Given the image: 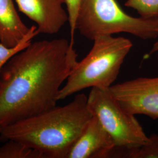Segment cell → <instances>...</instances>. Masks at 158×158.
Returning <instances> with one entry per match:
<instances>
[{
	"label": "cell",
	"instance_id": "obj_1",
	"mask_svg": "<svg viewBox=\"0 0 158 158\" xmlns=\"http://www.w3.org/2000/svg\"><path fill=\"white\" fill-rule=\"evenodd\" d=\"M77 61L65 38L31 42L10 59L0 73V131L55 107Z\"/></svg>",
	"mask_w": 158,
	"mask_h": 158
},
{
	"label": "cell",
	"instance_id": "obj_2",
	"mask_svg": "<svg viewBox=\"0 0 158 158\" xmlns=\"http://www.w3.org/2000/svg\"><path fill=\"white\" fill-rule=\"evenodd\" d=\"M93 117L87 96L81 93L63 106L8 125L0 131V141L21 142L43 158H66L68 153Z\"/></svg>",
	"mask_w": 158,
	"mask_h": 158
},
{
	"label": "cell",
	"instance_id": "obj_3",
	"mask_svg": "<svg viewBox=\"0 0 158 158\" xmlns=\"http://www.w3.org/2000/svg\"><path fill=\"white\" fill-rule=\"evenodd\" d=\"M93 41L89 53L77 61L61 88L59 101L87 88H110L133 46L130 40L113 35L99 36Z\"/></svg>",
	"mask_w": 158,
	"mask_h": 158
},
{
	"label": "cell",
	"instance_id": "obj_4",
	"mask_svg": "<svg viewBox=\"0 0 158 158\" xmlns=\"http://www.w3.org/2000/svg\"><path fill=\"white\" fill-rule=\"evenodd\" d=\"M76 31L93 40L102 35L131 34L141 40L158 38V18L131 16L116 0H80Z\"/></svg>",
	"mask_w": 158,
	"mask_h": 158
},
{
	"label": "cell",
	"instance_id": "obj_5",
	"mask_svg": "<svg viewBox=\"0 0 158 158\" xmlns=\"http://www.w3.org/2000/svg\"><path fill=\"white\" fill-rule=\"evenodd\" d=\"M87 106L93 115L112 138L115 148L127 150L140 147L148 136L135 115L126 111L113 96L110 88H91Z\"/></svg>",
	"mask_w": 158,
	"mask_h": 158
},
{
	"label": "cell",
	"instance_id": "obj_6",
	"mask_svg": "<svg viewBox=\"0 0 158 158\" xmlns=\"http://www.w3.org/2000/svg\"><path fill=\"white\" fill-rule=\"evenodd\" d=\"M110 90L130 114L158 119V77L127 80L113 85Z\"/></svg>",
	"mask_w": 158,
	"mask_h": 158
},
{
	"label": "cell",
	"instance_id": "obj_7",
	"mask_svg": "<svg viewBox=\"0 0 158 158\" xmlns=\"http://www.w3.org/2000/svg\"><path fill=\"white\" fill-rule=\"evenodd\" d=\"M19 11L37 25L40 34H57L69 22L65 0H15Z\"/></svg>",
	"mask_w": 158,
	"mask_h": 158
},
{
	"label": "cell",
	"instance_id": "obj_8",
	"mask_svg": "<svg viewBox=\"0 0 158 158\" xmlns=\"http://www.w3.org/2000/svg\"><path fill=\"white\" fill-rule=\"evenodd\" d=\"M115 146L96 117L93 116L68 153L66 158H105L113 156Z\"/></svg>",
	"mask_w": 158,
	"mask_h": 158
},
{
	"label": "cell",
	"instance_id": "obj_9",
	"mask_svg": "<svg viewBox=\"0 0 158 158\" xmlns=\"http://www.w3.org/2000/svg\"><path fill=\"white\" fill-rule=\"evenodd\" d=\"M28 27L18 15L13 0H0V43L12 48L28 34Z\"/></svg>",
	"mask_w": 158,
	"mask_h": 158
},
{
	"label": "cell",
	"instance_id": "obj_10",
	"mask_svg": "<svg viewBox=\"0 0 158 158\" xmlns=\"http://www.w3.org/2000/svg\"><path fill=\"white\" fill-rule=\"evenodd\" d=\"M0 158H43L40 153L21 142L8 140L0 147Z\"/></svg>",
	"mask_w": 158,
	"mask_h": 158
},
{
	"label": "cell",
	"instance_id": "obj_11",
	"mask_svg": "<svg viewBox=\"0 0 158 158\" xmlns=\"http://www.w3.org/2000/svg\"><path fill=\"white\" fill-rule=\"evenodd\" d=\"M124 151V158H158V135L152 134L148 136L146 143L140 147Z\"/></svg>",
	"mask_w": 158,
	"mask_h": 158
},
{
	"label": "cell",
	"instance_id": "obj_12",
	"mask_svg": "<svg viewBox=\"0 0 158 158\" xmlns=\"http://www.w3.org/2000/svg\"><path fill=\"white\" fill-rule=\"evenodd\" d=\"M40 34L37 27L33 25L30 27L28 34L18 45L12 48H9L0 43V73L6 63L15 54L23 51L32 42V40L36 35Z\"/></svg>",
	"mask_w": 158,
	"mask_h": 158
},
{
	"label": "cell",
	"instance_id": "obj_13",
	"mask_svg": "<svg viewBox=\"0 0 158 158\" xmlns=\"http://www.w3.org/2000/svg\"><path fill=\"white\" fill-rule=\"evenodd\" d=\"M125 6L135 10L140 17L158 18V0H127Z\"/></svg>",
	"mask_w": 158,
	"mask_h": 158
},
{
	"label": "cell",
	"instance_id": "obj_14",
	"mask_svg": "<svg viewBox=\"0 0 158 158\" xmlns=\"http://www.w3.org/2000/svg\"><path fill=\"white\" fill-rule=\"evenodd\" d=\"M80 0H65V6L69 15V23L70 29V43L74 44V36L76 32V20Z\"/></svg>",
	"mask_w": 158,
	"mask_h": 158
},
{
	"label": "cell",
	"instance_id": "obj_15",
	"mask_svg": "<svg viewBox=\"0 0 158 158\" xmlns=\"http://www.w3.org/2000/svg\"><path fill=\"white\" fill-rule=\"evenodd\" d=\"M158 40H156V41L155 42V44L153 45L151 49V51H149L148 55H152L153 54L155 53H158Z\"/></svg>",
	"mask_w": 158,
	"mask_h": 158
},
{
	"label": "cell",
	"instance_id": "obj_16",
	"mask_svg": "<svg viewBox=\"0 0 158 158\" xmlns=\"http://www.w3.org/2000/svg\"></svg>",
	"mask_w": 158,
	"mask_h": 158
}]
</instances>
